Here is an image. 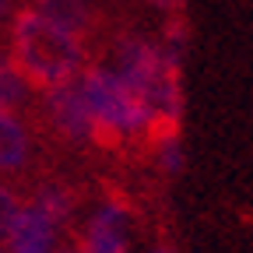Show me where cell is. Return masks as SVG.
Listing matches in <instances>:
<instances>
[{
    "mask_svg": "<svg viewBox=\"0 0 253 253\" xmlns=\"http://www.w3.org/2000/svg\"><path fill=\"white\" fill-rule=\"evenodd\" d=\"M81 253H130L134 250V214L123 201H102L91 211L81 232Z\"/></svg>",
    "mask_w": 253,
    "mask_h": 253,
    "instance_id": "cell-4",
    "label": "cell"
},
{
    "mask_svg": "<svg viewBox=\"0 0 253 253\" xmlns=\"http://www.w3.org/2000/svg\"><path fill=\"white\" fill-rule=\"evenodd\" d=\"M148 253H176V250H172V246H169V243H158V246H151V250H148Z\"/></svg>",
    "mask_w": 253,
    "mask_h": 253,
    "instance_id": "cell-12",
    "label": "cell"
},
{
    "mask_svg": "<svg viewBox=\"0 0 253 253\" xmlns=\"http://www.w3.org/2000/svg\"><path fill=\"white\" fill-rule=\"evenodd\" d=\"M155 162H158V169L169 172V176L183 172L186 151H183V141H179L176 130H169V134H155Z\"/></svg>",
    "mask_w": 253,
    "mask_h": 253,
    "instance_id": "cell-9",
    "label": "cell"
},
{
    "mask_svg": "<svg viewBox=\"0 0 253 253\" xmlns=\"http://www.w3.org/2000/svg\"><path fill=\"white\" fill-rule=\"evenodd\" d=\"M63 221H56L49 211H42L36 201L28 208H18L11 229H7V253H56Z\"/></svg>",
    "mask_w": 253,
    "mask_h": 253,
    "instance_id": "cell-6",
    "label": "cell"
},
{
    "mask_svg": "<svg viewBox=\"0 0 253 253\" xmlns=\"http://www.w3.org/2000/svg\"><path fill=\"white\" fill-rule=\"evenodd\" d=\"M113 74L130 88L155 120V134L179 130L183 120V28H169L162 42L123 36L113 46Z\"/></svg>",
    "mask_w": 253,
    "mask_h": 253,
    "instance_id": "cell-1",
    "label": "cell"
},
{
    "mask_svg": "<svg viewBox=\"0 0 253 253\" xmlns=\"http://www.w3.org/2000/svg\"><path fill=\"white\" fill-rule=\"evenodd\" d=\"M11 67L25 78V84L49 91L56 84L78 81V74L88 67L84 42L39 11H18L11 18Z\"/></svg>",
    "mask_w": 253,
    "mask_h": 253,
    "instance_id": "cell-2",
    "label": "cell"
},
{
    "mask_svg": "<svg viewBox=\"0 0 253 253\" xmlns=\"http://www.w3.org/2000/svg\"><path fill=\"white\" fill-rule=\"evenodd\" d=\"M7 4H11V0H0V14H7Z\"/></svg>",
    "mask_w": 253,
    "mask_h": 253,
    "instance_id": "cell-13",
    "label": "cell"
},
{
    "mask_svg": "<svg viewBox=\"0 0 253 253\" xmlns=\"http://www.w3.org/2000/svg\"><path fill=\"white\" fill-rule=\"evenodd\" d=\"M25 95H28L25 78L11 67L7 56H0V109H14V106H21Z\"/></svg>",
    "mask_w": 253,
    "mask_h": 253,
    "instance_id": "cell-10",
    "label": "cell"
},
{
    "mask_svg": "<svg viewBox=\"0 0 253 253\" xmlns=\"http://www.w3.org/2000/svg\"><path fill=\"white\" fill-rule=\"evenodd\" d=\"M42 102H46V116L53 123V130L63 141H71V144H91L95 141V126H91V116H88V106L81 99L78 81L49 88Z\"/></svg>",
    "mask_w": 253,
    "mask_h": 253,
    "instance_id": "cell-5",
    "label": "cell"
},
{
    "mask_svg": "<svg viewBox=\"0 0 253 253\" xmlns=\"http://www.w3.org/2000/svg\"><path fill=\"white\" fill-rule=\"evenodd\" d=\"M32 4H36L32 11H39L42 18L74 32V36H84L91 28V4L88 0H32Z\"/></svg>",
    "mask_w": 253,
    "mask_h": 253,
    "instance_id": "cell-8",
    "label": "cell"
},
{
    "mask_svg": "<svg viewBox=\"0 0 253 253\" xmlns=\"http://www.w3.org/2000/svg\"><path fill=\"white\" fill-rule=\"evenodd\" d=\"M56 253H81V250H78V246H71V250H56Z\"/></svg>",
    "mask_w": 253,
    "mask_h": 253,
    "instance_id": "cell-14",
    "label": "cell"
},
{
    "mask_svg": "<svg viewBox=\"0 0 253 253\" xmlns=\"http://www.w3.org/2000/svg\"><path fill=\"white\" fill-rule=\"evenodd\" d=\"M28 130L14 109H0V172H18L28 162Z\"/></svg>",
    "mask_w": 253,
    "mask_h": 253,
    "instance_id": "cell-7",
    "label": "cell"
},
{
    "mask_svg": "<svg viewBox=\"0 0 253 253\" xmlns=\"http://www.w3.org/2000/svg\"><path fill=\"white\" fill-rule=\"evenodd\" d=\"M18 197H14V190L0 183V239H7V229H11V221L18 214Z\"/></svg>",
    "mask_w": 253,
    "mask_h": 253,
    "instance_id": "cell-11",
    "label": "cell"
},
{
    "mask_svg": "<svg viewBox=\"0 0 253 253\" xmlns=\"http://www.w3.org/2000/svg\"><path fill=\"white\" fill-rule=\"evenodd\" d=\"M81 99L88 106L95 141H134V137H155V120L144 109V102L126 88L109 63H91L78 74Z\"/></svg>",
    "mask_w": 253,
    "mask_h": 253,
    "instance_id": "cell-3",
    "label": "cell"
},
{
    "mask_svg": "<svg viewBox=\"0 0 253 253\" xmlns=\"http://www.w3.org/2000/svg\"><path fill=\"white\" fill-rule=\"evenodd\" d=\"M0 253H4V250H0Z\"/></svg>",
    "mask_w": 253,
    "mask_h": 253,
    "instance_id": "cell-15",
    "label": "cell"
}]
</instances>
